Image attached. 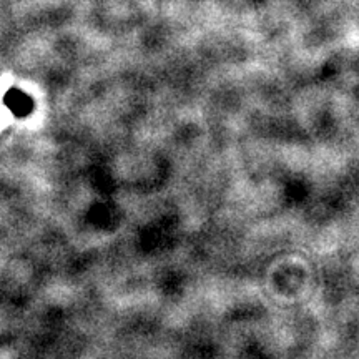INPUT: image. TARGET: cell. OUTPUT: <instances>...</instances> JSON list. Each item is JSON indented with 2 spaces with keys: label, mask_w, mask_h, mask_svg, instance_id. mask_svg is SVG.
I'll list each match as a JSON object with an SVG mask.
<instances>
[{
  "label": "cell",
  "mask_w": 359,
  "mask_h": 359,
  "mask_svg": "<svg viewBox=\"0 0 359 359\" xmlns=\"http://www.w3.org/2000/svg\"><path fill=\"white\" fill-rule=\"evenodd\" d=\"M4 103L8 107V110L12 111L13 115L19 116V118H24V116L30 115L34 110V102L27 93L22 92L19 88H11L4 97Z\"/></svg>",
  "instance_id": "6da1fadb"
}]
</instances>
